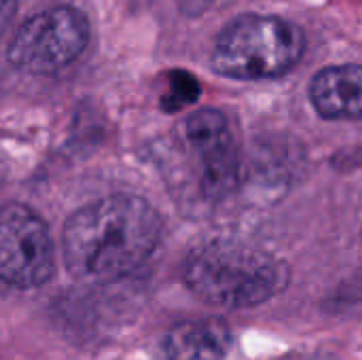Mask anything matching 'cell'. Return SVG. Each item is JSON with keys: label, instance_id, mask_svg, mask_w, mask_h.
Here are the masks:
<instances>
[{"label": "cell", "instance_id": "cell-4", "mask_svg": "<svg viewBox=\"0 0 362 360\" xmlns=\"http://www.w3.org/2000/svg\"><path fill=\"white\" fill-rule=\"evenodd\" d=\"M87 17L72 6H55L30 17L8 47L15 68L30 74H51L74 62L87 47Z\"/></svg>", "mask_w": 362, "mask_h": 360}, {"label": "cell", "instance_id": "cell-7", "mask_svg": "<svg viewBox=\"0 0 362 360\" xmlns=\"http://www.w3.org/2000/svg\"><path fill=\"white\" fill-rule=\"evenodd\" d=\"M310 98L327 119H362V66L344 64L320 70L312 79Z\"/></svg>", "mask_w": 362, "mask_h": 360}, {"label": "cell", "instance_id": "cell-9", "mask_svg": "<svg viewBox=\"0 0 362 360\" xmlns=\"http://www.w3.org/2000/svg\"><path fill=\"white\" fill-rule=\"evenodd\" d=\"M199 81L185 70H174L168 79V89L161 98V108L165 112H176L193 102H197L199 98Z\"/></svg>", "mask_w": 362, "mask_h": 360}, {"label": "cell", "instance_id": "cell-10", "mask_svg": "<svg viewBox=\"0 0 362 360\" xmlns=\"http://www.w3.org/2000/svg\"><path fill=\"white\" fill-rule=\"evenodd\" d=\"M218 0H178L180 8L189 15H199V13H206L210 6H214Z\"/></svg>", "mask_w": 362, "mask_h": 360}, {"label": "cell", "instance_id": "cell-2", "mask_svg": "<svg viewBox=\"0 0 362 360\" xmlns=\"http://www.w3.org/2000/svg\"><path fill=\"white\" fill-rule=\"evenodd\" d=\"M286 280L282 261L235 240L204 242L185 261L187 286L202 301L229 310L265 303L284 289Z\"/></svg>", "mask_w": 362, "mask_h": 360}, {"label": "cell", "instance_id": "cell-11", "mask_svg": "<svg viewBox=\"0 0 362 360\" xmlns=\"http://www.w3.org/2000/svg\"><path fill=\"white\" fill-rule=\"evenodd\" d=\"M17 11V0H0V34L11 25Z\"/></svg>", "mask_w": 362, "mask_h": 360}, {"label": "cell", "instance_id": "cell-1", "mask_svg": "<svg viewBox=\"0 0 362 360\" xmlns=\"http://www.w3.org/2000/svg\"><path fill=\"white\" fill-rule=\"evenodd\" d=\"M161 238L159 212L138 195H110L76 210L64 227V259L85 282H108L138 269Z\"/></svg>", "mask_w": 362, "mask_h": 360}, {"label": "cell", "instance_id": "cell-6", "mask_svg": "<svg viewBox=\"0 0 362 360\" xmlns=\"http://www.w3.org/2000/svg\"><path fill=\"white\" fill-rule=\"evenodd\" d=\"M189 149L197 155L202 187L208 197H223L240 176V153L229 119L214 108L193 112L182 125Z\"/></svg>", "mask_w": 362, "mask_h": 360}, {"label": "cell", "instance_id": "cell-5", "mask_svg": "<svg viewBox=\"0 0 362 360\" xmlns=\"http://www.w3.org/2000/svg\"><path fill=\"white\" fill-rule=\"evenodd\" d=\"M53 242L45 221L21 204L0 212V282L17 289L42 286L53 276Z\"/></svg>", "mask_w": 362, "mask_h": 360}, {"label": "cell", "instance_id": "cell-3", "mask_svg": "<svg viewBox=\"0 0 362 360\" xmlns=\"http://www.w3.org/2000/svg\"><path fill=\"white\" fill-rule=\"evenodd\" d=\"M305 51L303 30L276 15H242L216 38L212 68L229 79H276L295 68Z\"/></svg>", "mask_w": 362, "mask_h": 360}, {"label": "cell", "instance_id": "cell-8", "mask_svg": "<svg viewBox=\"0 0 362 360\" xmlns=\"http://www.w3.org/2000/svg\"><path fill=\"white\" fill-rule=\"evenodd\" d=\"M231 346V331L221 318L187 320L172 327L163 350L168 360H221Z\"/></svg>", "mask_w": 362, "mask_h": 360}]
</instances>
